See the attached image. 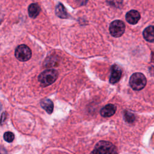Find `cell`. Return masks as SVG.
Listing matches in <instances>:
<instances>
[{"mask_svg":"<svg viewBox=\"0 0 154 154\" xmlns=\"http://www.w3.org/2000/svg\"><path fill=\"white\" fill-rule=\"evenodd\" d=\"M90 154H117V149L111 142L100 141L96 143Z\"/></svg>","mask_w":154,"mask_h":154,"instance_id":"obj_1","label":"cell"},{"mask_svg":"<svg viewBox=\"0 0 154 154\" xmlns=\"http://www.w3.org/2000/svg\"><path fill=\"white\" fill-rule=\"evenodd\" d=\"M58 72L55 69H47L42 72L38 76V80L43 87H47L53 84L58 78Z\"/></svg>","mask_w":154,"mask_h":154,"instance_id":"obj_2","label":"cell"},{"mask_svg":"<svg viewBox=\"0 0 154 154\" xmlns=\"http://www.w3.org/2000/svg\"><path fill=\"white\" fill-rule=\"evenodd\" d=\"M147 80L145 76L139 72L133 73L129 79V84L134 90H142L146 85Z\"/></svg>","mask_w":154,"mask_h":154,"instance_id":"obj_3","label":"cell"},{"mask_svg":"<svg viewBox=\"0 0 154 154\" xmlns=\"http://www.w3.org/2000/svg\"><path fill=\"white\" fill-rule=\"evenodd\" d=\"M32 52L30 48L25 45H19L15 50V56L20 61H26L30 59Z\"/></svg>","mask_w":154,"mask_h":154,"instance_id":"obj_4","label":"cell"},{"mask_svg":"<svg viewBox=\"0 0 154 154\" xmlns=\"http://www.w3.org/2000/svg\"><path fill=\"white\" fill-rule=\"evenodd\" d=\"M125 25L123 21L120 20H114L109 25V32L114 37H119L125 32Z\"/></svg>","mask_w":154,"mask_h":154,"instance_id":"obj_5","label":"cell"},{"mask_svg":"<svg viewBox=\"0 0 154 154\" xmlns=\"http://www.w3.org/2000/svg\"><path fill=\"white\" fill-rule=\"evenodd\" d=\"M122 76V70L117 65H114L111 67L109 82L116 84L119 81Z\"/></svg>","mask_w":154,"mask_h":154,"instance_id":"obj_6","label":"cell"},{"mask_svg":"<svg viewBox=\"0 0 154 154\" xmlns=\"http://www.w3.org/2000/svg\"><path fill=\"white\" fill-rule=\"evenodd\" d=\"M140 19V13L135 10H132L128 11L126 14V21L132 25L136 24Z\"/></svg>","mask_w":154,"mask_h":154,"instance_id":"obj_7","label":"cell"},{"mask_svg":"<svg viewBox=\"0 0 154 154\" xmlns=\"http://www.w3.org/2000/svg\"><path fill=\"white\" fill-rule=\"evenodd\" d=\"M116 111V106L113 104H108L100 110V114L102 117H109L113 116Z\"/></svg>","mask_w":154,"mask_h":154,"instance_id":"obj_8","label":"cell"},{"mask_svg":"<svg viewBox=\"0 0 154 154\" xmlns=\"http://www.w3.org/2000/svg\"><path fill=\"white\" fill-rule=\"evenodd\" d=\"M40 7L37 3L31 4L28 8V14L32 18H35L40 12Z\"/></svg>","mask_w":154,"mask_h":154,"instance_id":"obj_9","label":"cell"},{"mask_svg":"<svg viewBox=\"0 0 154 154\" xmlns=\"http://www.w3.org/2000/svg\"><path fill=\"white\" fill-rule=\"evenodd\" d=\"M143 35L146 40L149 42H154V27L149 26L146 28L143 32Z\"/></svg>","mask_w":154,"mask_h":154,"instance_id":"obj_10","label":"cell"},{"mask_svg":"<svg viewBox=\"0 0 154 154\" xmlns=\"http://www.w3.org/2000/svg\"><path fill=\"white\" fill-rule=\"evenodd\" d=\"M40 105L48 114H51L54 109V103L49 99H44L42 100Z\"/></svg>","mask_w":154,"mask_h":154,"instance_id":"obj_11","label":"cell"},{"mask_svg":"<svg viewBox=\"0 0 154 154\" xmlns=\"http://www.w3.org/2000/svg\"><path fill=\"white\" fill-rule=\"evenodd\" d=\"M55 13L58 17L62 19H66L68 17V13L64 5L59 3L57 5L55 8Z\"/></svg>","mask_w":154,"mask_h":154,"instance_id":"obj_12","label":"cell"},{"mask_svg":"<svg viewBox=\"0 0 154 154\" xmlns=\"http://www.w3.org/2000/svg\"><path fill=\"white\" fill-rule=\"evenodd\" d=\"M14 135L11 132H6L4 134V139L8 143H11L14 140Z\"/></svg>","mask_w":154,"mask_h":154,"instance_id":"obj_13","label":"cell"},{"mask_svg":"<svg viewBox=\"0 0 154 154\" xmlns=\"http://www.w3.org/2000/svg\"><path fill=\"white\" fill-rule=\"evenodd\" d=\"M125 119L126 121L128 123H132L135 120V117L134 114L129 112H125Z\"/></svg>","mask_w":154,"mask_h":154,"instance_id":"obj_14","label":"cell"},{"mask_svg":"<svg viewBox=\"0 0 154 154\" xmlns=\"http://www.w3.org/2000/svg\"><path fill=\"white\" fill-rule=\"evenodd\" d=\"M7 117V113L5 112H4L2 113L1 118H0V124L2 125L3 123L5 122Z\"/></svg>","mask_w":154,"mask_h":154,"instance_id":"obj_15","label":"cell"},{"mask_svg":"<svg viewBox=\"0 0 154 154\" xmlns=\"http://www.w3.org/2000/svg\"><path fill=\"white\" fill-rule=\"evenodd\" d=\"M0 154H7L6 150L2 146H0Z\"/></svg>","mask_w":154,"mask_h":154,"instance_id":"obj_16","label":"cell"},{"mask_svg":"<svg viewBox=\"0 0 154 154\" xmlns=\"http://www.w3.org/2000/svg\"><path fill=\"white\" fill-rule=\"evenodd\" d=\"M2 14L0 13V24H1V23L2 22Z\"/></svg>","mask_w":154,"mask_h":154,"instance_id":"obj_17","label":"cell"},{"mask_svg":"<svg viewBox=\"0 0 154 154\" xmlns=\"http://www.w3.org/2000/svg\"><path fill=\"white\" fill-rule=\"evenodd\" d=\"M1 109H2V105H1V103H0V111L1 110Z\"/></svg>","mask_w":154,"mask_h":154,"instance_id":"obj_18","label":"cell"},{"mask_svg":"<svg viewBox=\"0 0 154 154\" xmlns=\"http://www.w3.org/2000/svg\"><path fill=\"white\" fill-rule=\"evenodd\" d=\"M153 60L154 61V54H153Z\"/></svg>","mask_w":154,"mask_h":154,"instance_id":"obj_19","label":"cell"},{"mask_svg":"<svg viewBox=\"0 0 154 154\" xmlns=\"http://www.w3.org/2000/svg\"><path fill=\"white\" fill-rule=\"evenodd\" d=\"M153 27H154V26H153Z\"/></svg>","mask_w":154,"mask_h":154,"instance_id":"obj_20","label":"cell"}]
</instances>
